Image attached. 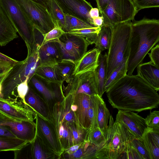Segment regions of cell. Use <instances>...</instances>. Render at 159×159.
Segmentation results:
<instances>
[{
  "instance_id": "obj_1",
  "label": "cell",
  "mask_w": 159,
  "mask_h": 159,
  "mask_svg": "<svg viewBox=\"0 0 159 159\" xmlns=\"http://www.w3.org/2000/svg\"><path fill=\"white\" fill-rule=\"evenodd\" d=\"M106 93L111 105L118 110L140 112L159 104L157 92L137 75L127 74Z\"/></svg>"
},
{
  "instance_id": "obj_2",
  "label": "cell",
  "mask_w": 159,
  "mask_h": 159,
  "mask_svg": "<svg viewBox=\"0 0 159 159\" xmlns=\"http://www.w3.org/2000/svg\"><path fill=\"white\" fill-rule=\"evenodd\" d=\"M130 51L127 75H131L159 41V20L146 18L131 23Z\"/></svg>"
},
{
  "instance_id": "obj_3",
  "label": "cell",
  "mask_w": 159,
  "mask_h": 159,
  "mask_svg": "<svg viewBox=\"0 0 159 159\" xmlns=\"http://www.w3.org/2000/svg\"><path fill=\"white\" fill-rule=\"evenodd\" d=\"M40 47L38 45L33 49L27 47L28 53L26 58L15 65L3 79L0 97L6 99L18 96L17 86L26 79L29 80L39 65V49Z\"/></svg>"
},
{
  "instance_id": "obj_4",
  "label": "cell",
  "mask_w": 159,
  "mask_h": 159,
  "mask_svg": "<svg viewBox=\"0 0 159 159\" xmlns=\"http://www.w3.org/2000/svg\"><path fill=\"white\" fill-rule=\"evenodd\" d=\"M131 21L111 27L112 36L107 53L106 79L120 64L128 59L130 51Z\"/></svg>"
},
{
  "instance_id": "obj_5",
  "label": "cell",
  "mask_w": 159,
  "mask_h": 159,
  "mask_svg": "<svg viewBox=\"0 0 159 159\" xmlns=\"http://www.w3.org/2000/svg\"><path fill=\"white\" fill-rule=\"evenodd\" d=\"M109 118L106 142L96 151L95 159H120L133 136L121 123L114 122L111 115Z\"/></svg>"
},
{
  "instance_id": "obj_6",
  "label": "cell",
  "mask_w": 159,
  "mask_h": 159,
  "mask_svg": "<svg viewBox=\"0 0 159 159\" xmlns=\"http://www.w3.org/2000/svg\"><path fill=\"white\" fill-rule=\"evenodd\" d=\"M0 4L27 47L34 48L37 45L35 39L34 27L16 0H0Z\"/></svg>"
},
{
  "instance_id": "obj_7",
  "label": "cell",
  "mask_w": 159,
  "mask_h": 159,
  "mask_svg": "<svg viewBox=\"0 0 159 159\" xmlns=\"http://www.w3.org/2000/svg\"><path fill=\"white\" fill-rule=\"evenodd\" d=\"M63 83L47 80L35 74L28 82L29 86L45 102L51 114L54 106L65 98Z\"/></svg>"
},
{
  "instance_id": "obj_8",
  "label": "cell",
  "mask_w": 159,
  "mask_h": 159,
  "mask_svg": "<svg viewBox=\"0 0 159 159\" xmlns=\"http://www.w3.org/2000/svg\"><path fill=\"white\" fill-rule=\"evenodd\" d=\"M34 27L44 35L55 26L47 8L31 0H16Z\"/></svg>"
},
{
  "instance_id": "obj_9",
  "label": "cell",
  "mask_w": 159,
  "mask_h": 159,
  "mask_svg": "<svg viewBox=\"0 0 159 159\" xmlns=\"http://www.w3.org/2000/svg\"><path fill=\"white\" fill-rule=\"evenodd\" d=\"M137 13L133 0H108L107 7L101 14L103 25L111 27L134 20Z\"/></svg>"
},
{
  "instance_id": "obj_10",
  "label": "cell",
  "mask_w": 159,
  "mask_h": 159,
  "mask_svg": "<svg viewBox=\"0 0 159 159\" xmlns=\"http://www.w3.org/2000/svg\"><path fill=\"white\" fill-rule=\"evenodd\" d=\"M57 40L61 51L62 59L70 60L75 63L87 52L89 45L84 38L67 33Z\"/></svg>"
},
{
  "instance_id": "obj_11",
  "label": "cell",
  "mask_w": 159,
  "mask_h": 159,
  "mask_svg": "<svg viewBox=\"0 0 159 159\" xmlns=\"http://www.w3.org/2000/svg\"><path fill=\"white\" fill-rule=\"evenodd\" d=\"M0 112L18 121L35 119L36 113L19 96L6 99L0 97Z\"/></svg>"
},
{
  "instance_id": "obj_12",
  "label": "cell",
  "mask_w": 159,
  "mask_h": 159,
  "mask_svg": "<svg viewBox=\"0 0 159 159\" xmlns=\"http://www.w3.org/2000/svg\"><path fill=\"white\" fill-rule=\"evenodd\" d=\"M0 128H7L17 138L32 142L36 137L37 128L34 121H18L0 112Z\"/></svg>"
},
{
  "instance_id": "obj_13",
  "label": "cell",
  "mask_w": 159,
  "mask_h": 159,
  "mask_svg": "<svg viewBox=\"0 0 159 159\" xmlns=\"http://www.w3.org/2000/svg\"><path fill=\"white\" fill-rule=\"evenodd\" d=\"M37 135L49 149L60 159L63 149L60 143L53 126L49 121L36 113Z\"/></svg>"
},
{
  "instance_id": "obj_14",
  "label": "cell",
  "mask_w": 159,
  "mask_h": 159,
  "mask_svg": "<svg viewBox=\"0 0 159 159\" xmlns=\"http://www.w3.org/2000/svg\"><path fill=\"white\" fill-rule=\"evenodd\" d=\"M94 70L73 76L65 88L64 96L70 93L98 94Z\"/></svg>"
},
{
  "instance_id": "obj_15",
  "label": "cell",
  "mask_w": 159,
  "mask_h": 159,
  "mask_svg": "<svg viewBox=\"0 0 159 159\" xmlns=\"http://www.w3.org/2000/svg\"><path fill=\"white\" fill-rule=\"evenodd\" d=\"M116 120L121 123L134 137L140 139L147 128L145 119L131 111L119 110Z\"/></svg>"
},
{
  "instance_id": "obj_16",
  "label": "cell",
  "mask_w": 159,
  "mask_h": 159,
  "mask_svg": "<svg viewBox=\"0 0 159 159\" xmlns=\"http://www.w3.org/2000/svg\"><path fill=\"white\" fill-rule=\"evenodd\" d=\"M66 14L93 25L89 12L93 7L86 0H55Z\"/></svg>"
},
{
  "instance_id": "obj_17",
  "label": "cell",
  "mask_w": 159,
  "mask_h": 159,
  "mask_svg": "<svg viewBox=\"0 0 159 159\" xmlns=\"http://www.w3.org/2000/svg\"><path fill=\"white\" fill-rule=\"evenodd\" d=\"M57 40L47 42L39 47V66H53L62 60V53Z\"/></svg>"
},
{
  "instance_id": "obj_18",
  "label": "cell",
  "mask_w": 159,
  "mask_h": 159,
  "mask_svg": "<svg viewBox=\"0 0 159 159\" xmlns=\"http://www.w3.org/2000/svg\"><path fill=\"white\" fill-rule=\"evenodd\" d=\"M72 94L73 102L77 106L74 113L78 123L82 127L90 130L89 112L91 96L82 93Z\"/></svg>"
},
{
  "instance_id": "obj_19",
  "label": "cell",
  "mask_w": 159,
  "mask_h": 159,
  "mask_svg": "<svg viewBox=\"0 0 159 159\" xmlns=\"http://www.w3.org/2000/svg\"><path fill=\"white\" fill-rule=\"evenodd\" d=\"M17 32L7 12L0 4V46H5L18 38Z\"/></svg>"
},
{
  "instance_id": "obj_20",
  "label": "cell",
  "mask_w": 159,
  "mask_h": 159,
  "mask_svg": "<svg viewBox=\"0 0 159 159\" xmlns=\"http://www.w3.org/2000/svg\"><path fill=\"white\" fill-rule=\"evenodd\" d=\"M138 75L157 92L159 90V67L151 61L141 63L136 67Z\"/></svg>"
},
{
  "instance_id": "obj_21",
  "label": "cell",
  "mask_w": 159,
  "mask_h": 159,
  "mask_svg": "<svg viewBox=\"0 0 159 159\" xmlns=\"http://www.w3.org/2000/svg\"><path fill=\"white\" fill-rule=\"evenodd\" d=\"M25 103L43 118L51 122L52 115L45 102L29 86L28 92L25 97Z\"/></svg>"
},
{
  "instance_id": "obj_22",
  "label": "cell",
  "mask_w": 159,
  "mask_h": 159,
  "mask_svg": "<svg viewBox=\"0 0 159 159\" xmlns=\"http://www.w3.org/2000/svg\"><path fill=\"white\" fill-rule=\"evenodd\" d=\"M101 53V52L95 48L86 52L75 63L73 76L94 70L98 66V58Z\"/></svg>"
},
{
  "instance_id": "obj_23",
  "label": "cell",
  "mask_w": 159,
  "mask_h": 159,
  "mask_svg": "<svg viewBox=\"0 0 159 159\" xmlns=\"http://www.w3.org/2000/svg\"><path fill=\"white\" fill-rule=\"evenodd\" d=\"M107 68V53L106 52L102 54L101 53L98 58V66L94 70L98 94L101 97L105 92Z\"/></svg>"
},
{
  "instance_id": "obj_24",
  "label": "cell",
  "mask_w": 159,
  "mask_h": 159,
  "mask_svg": "<svg viewBox=\"0 0 159 159\" xmlns=\"http://www.w3.org/2000/svg\"><path fill=\"white\" fill-rule=\"evenodd\" d=\"M96 103L98 127L99 128L106 138L108 120L110 116V112L103 100L98 94L96 95Z\"/></svg>"
},
{
  "instance_id": "obj_25",
  "label": "cell",
  "mask_w": 159,
  "mask_h": 159,
  "mask_svg": "<svg viewBox=\"0 0 159 159\" xmlns=\"http://www.w3.org/2000/svg\"><path fill=\"white\" fill-rule=\"evenodd\" d=\"M30 152L33 159H59L58 156L46 146L37 134L31 143Z\"/></svg>"
},
{
  "instance_id": "obj_26",
  "label": "cell",
  "mask_w": 159,
  "mask_h": 159,
  "mask_svg": "<svg viewBox=\"0 0 159 159\" xmlns=\"http://www.w3.org/2000/svg\"><path fill=\"white\" fill-rule=\"evenodd\" d=\"M97 149L96 146L89 140L83 142L76 151L70 154L62 153L60 159H95V155Z\"/></svg>"
},
{
  "instance_id": "obj_27",
  "label": "cell",
  "mask_w": 159,
  "mask_h": 159,
  "mask_svg": "<svg viewBox=\"0 0 159 159\" xmlns=\"http://www.w3.org/2000/svg\"><path fill=\"white\" fill-rule=\"evenodd\" d=\"M60 76L63 83H68L73 76L75 63L70 60L63 59L54 66Z\"/></svg>"
},
{
  "instance_id": "obj_28",
  "label": "cell",
  "mask_w": 159,
  "mask_h": 159,
  "mask_svg": "<svg viewBox=\"0 0 159 159\" xmlns=\"http://www.w3.org/2000/svg\"><path fill=\"white\" fill-rule=\"evenodd\" d=\"M29 143L16 137L0 136V152L19 150Z\"/></svg>"
},
{
  "instance_id": "obj_29",
  "label": "cell",
  "mask_w": 159,
  "mask_h": 159,
  "mask_svg": "<svg viewBox=\"0 0 159 159\" xmlns=\"http://www.w3.org/2000/svg\"><path fill=\"white\" fill-rule=\"evenodd\" d=\"M112 36V28L110 26L103 25L99 32L97 41L95 43V48L101 52L108 50Z\"/></svg>"
},
{
  "instance_id": "obj_30",
  "label": "cell",
  "mask_w": 159,
  "mask_h": 159,
  "mask_svg": "<svg viewBox=\"0 0 159 159\" xmlns=\"http://www.w3.org/2000/svg\"><path fill=\"white\" fill-rule=\"evenodd\" d=\"M55 25L62 30L65 23V15L55 0H49L46 7Z\"/></svg>"
},
{
  "instance_id": "obj_31",
  "label": "cell",
  "mask_w": 159,
  "mask_h": 159,
  "mask_svg": "<svg viewBox=\"0 0 159 159\" xmlns=\"http://www.w3.org/2000/svg\"><path fill=\"white\" fill-rule=\"evenodd\" d=\"M128 59L123 61L106 79L105 84V92L127 74Z\"/></svg>"
},
{
  "instance_id": "obj_32",
  "label": "cell",
  "mask_w": 159,
  "mask_h": 159,
  "mask_svg": "<svg viewBox=\"0 0 159 159\" xmlns=\"http://www.w3.org/2000/svg\"><path fill=\"white\" fill-rule=\"evenodd\" d=\"M65 15V23L63 30L68 33L71 30L96 27L93 25L81 20L77 18Z\"/></svg>"
},
{
  "instance_id": "obj_33",
  "label": "cell",
  "mask_w": 159,
  "mask_h": 159,
  "mask_svg": "<svg viewBox=\"0 0 159 159\" xmlns=\"http://www.w3.org/2000/svg\"><path fill=\"white\" fill-rule=\"evenodd\" d=\"M34 74L47 80L63 83L60 76L54 66L39 65Z\"/></svg>"
},
{
  "instance_id": "obj_34",
  "label": "cell",
  "mask_w": 159,
  "mask_h": 159,
  "mask_svg": "<svg viewBox=\"0 0 159 159\" xmlns=\"http://www.w3.org/2000/svg\"><path fill=\"white\" fill-rule=\"evenodd\" d=\"M142 140L148 152L150 159H159V144L152 139L147 128L142 136Z\"/></svg>"
},
{
  "instance_id": "obj_35",
  "label": "cell",
  "mask_w": 159,
  "mask_h": 159,
  "mask_svg": "<svg viewBox=\"0 0 159 159\" xmlns=\"http://www.w3.org/2000/svg\"><path fill=\"white\" fill-rule=\"evenodd\" d=\"M101 27L72 30L67 33L84 38L89 45L95 44Z\"/></svg>"
},
{
  "instance_id": "obj_36",
  "label": "cell",
  "mask_w": 159,
  "mask_h": 159,
  "mask_svg": "<svg viewBox=\"0 0 159 159\" xmlns=\"http://www.w3.org/2000/svg\"><path fill=\"white\" fill-rule=\"evenodd\" d=\"M88 140L97 147V150L104 145L106 141V138L99 128L97 127L90 130Z\"/></svg>"
},
{
  "instance_id": "obj_37",
  "label": "cell",
  "mask_w": 159,
  "mask_h": 159,
  "mask_svg": "<svg viewBox=\"0 0 159 159\" xmlns=\"http://www.w3.org/2000/svg\"><path fill=\"white\" fill-rule=\"evenodd\" d=\"M129 142L136 149L142 159H150L148 152L142 139L132 136L130 138Z\"/></svg>"
},
{
  "instance_id": "obj_38",
  "label": "cell",
  "mask_w": 159,
  "mask_h": 159,
  "mask_svg": "<svg viewBox=\"0 0 159 159\" xmlns=\"http://www.w3.org/2000/svg\"><path fill=\"white\" fill-rule=\"evenodd\" d=\"M65 32L59 26L56 25L51 30L43 35L42 45L58 39Z\"/></svg>"
},
{
  "instance_id": "obj_39",
  "label": "cell",
  "mask_w": 159,
  "mask_h": 159,
  "mask_svg": "<svg viewBox=\"0 0 159 159\" xmlns=\"http://www.w3.org/2000/svg\"><path fill=\"white\" fill-rule=\"evenodd\" d=\"M147 127L154 130H159V111L150 112L145 119Z\"/></svg>"
},
{
  "instance_id": "obj_40",
  "label": "cell",
  "mask_w": 159,
  "mask_h": 159,
  "mask_svg": "<svg viewBox=\"0 0 159 159\" xmlns=\"http://www.w3.org/2000/svg\"><path fill=\"white\" fill-rule=\"evenodd\" d=\"M137 13L141 9L159 7V0H133Z\"/></svg>"
},
{
  "instance_id": "obj_41",
  "label": "cell",
  "mask_w": 159,
  "mask_h": 159,
  "mask_svg": "<svg viewBox=\"0 0 159 159\" xmlns=\"http://www.w3.org/2000/svg\"><path fill=\"white\" fill-rule=\"evenodd\" d=\"M120 159H142V158L136 149L130 144L129 140Z\"/></svg>"
},
{
  "instance_id": "obj_42",
  "label": "cell",
  "mask_w": 159,
  "mask_h": 159,
  "mask_svg": "<svg viewBox=\"0 0 159 159\" xmlns=\"http://www.w3.org/2000/svg\"><path fill=\"white\" fill-rule=\"evenodd\" d=\"M30 147L31 143H29L20 149L14 151V159H31Z\"/></svg>"
},
{
  "instance_id": "obj_43",
  "label": "cell",
  "mask_w": 159,
  "mask_h": 159,
  "mask_svg": "<svg viewBox=\"0 0 159 159\" xmlns=\"http://www.w3.org/2000/svg\"><path fill=\"white\" fill-rule=\"evenodd\" d=\"M19 61L0 52V66L3 68L10 70Z\"/></svg>"
},
{
  "instance_id": "obj_44",
  "label": "cell",
  "mask_w": 159,
  "mask_h": 159,
  "mask_svg": "<svg viewBox=\"0 0 159 159\" xmlns=\"http://www.w3.org/2000/svg\"><path fill=\"white\" fill-rule=\"evenodd\" d=\"M29 80L28 79H26L25 81L19 84L16 89L18 96L25 102V97L29 89L28 84Z\"/></svg>"
},
{
  "instance_id": "obj_45",
  "label": "cell",
  "mask_w": 159,
  "mask_h": 159,
  "mask_svg": "<svg viewBox=\"0 0 159 159\" xmlns=\"http://www.w3.org/2000/svg\"><path fill=\"white\" fill-rule=\"evenodd\" d=\"M151 52L148 53L151 61L156 66L159 67V45L158 44L152 48Z\"/></svg>"
},
{
  "instance_id": "obj_46",
  "label": "cell",
  "mask_w": 159,
  "mask_h": 159,
  "mask_svg": "<svg viewBox=\"0 0 159 159\" xmlns=\"http://www.w3.org/2000/svg\"><path fill=\"white\" fill-rule=\"evenodd\" d=\"M83 143L74 145L64 149L62 153L70 154L74 152L81 146Z\"/></svg>"
},
{
  "instance_id": "obj_47",
  "label": "cell",
  "mask_w": 159,
  "mask_h": 159,
  "mask_svg": "<svg viewBox=\"0 0 159 159\" xmlns=\"http://www.w3.org/2000/svg\"><path fill=\"white\" fill-rule=\"evenodd\" d=\"M108 0H96L98 9L101 13L107 6Z\"/></svg>"
},
{
  "instance_id": "obj_48",
  "label": "cell",
  "mask_w": 159,
  "mask_h": 159,
  "mask_svg": "<svg viewBox=\"0 0 159 159\" xmlns=\"http://www.w3.org/2000/svg\"><path fill=\"white\" fill-rule=\"evenodd\" d=\"M0 136L16 137L10 130L8 129L3 128H0Z\"/></svg>"
},
{
  "instance_id": "obj_49",
  "label": "cell",
  "mask_w": 159,
  "mask_h": 159,
  "mask_svg": "<svg viewBox=\"0 0 159 159\" xmlns=\"http://www.w3.org/2000/svg\"><path fill=\"white\" fill-rule=\"evenodd\" d=\"M103 18L102 16L92 19L93 24L96 27H101L103 24Z\"/></svg>"
},
{
  "instance_id": "obj_50",
  "label": "cell",
  "mask_w": 159,
  "mask_h": 159,
  "mask_svg": "<svg viewBox=\"0 0 159 159\" xmlns=\"http://www.w3.org/2000/svg\"><path fill=\"white\" fill-rule=\"evenodd\" d=\"M89 15L92 19L99 16V9L98 8L93 7L89 11Z\"/></svg>"
},
{
  "instance_id": "obj_51",
  "label": "cell",
  "mask_w": 159,
  "mask_h": 159,
  "mask_svg": "<svg viewBox=\"0 0 159 159\" xmlns=\"http://www.w3.org/2000/svg\"><path fill=\"white\" fill-rule=\"evenodd\" d=\"M36 2L42 5L47 7V4L49 0H31Z\"/></svg>"
},
{
  "instance_id": "obj_52",
  "label": "cell",
  "mask_w": 159,
  "mask_h": 159,
  "mask_svg": "<svg viewBox=\"0 0 159 159\" xmlns=\"http://www.w3.org/2000/svg\"><path fill=\"white\" fill-rule=\"evenodd\" d=\"M8 72L3 73L0 74V83L2 82L3 79L5 77V76Z\"/></svg>"
},
{
  "instance_id": "obj_53",
  "label": "cell",
  "mask_w": 159,
  "mask_h": 159,
  "mask_svg": "<svg viewBox=\"0 0 159 159\" xmlns=\"http://www.w3.org/2000/svg\"><path fill=\"white\" fill-rule=\"evenodd\" d=\"M10 70L3 68L0 66V74L3 73L7 72H8Z\"/></svg>"
},
{
  "instance_id": "obj_54",
  "label": "cell",
  "mask_w": 159,
  "mask_h": 159,
  "mask_svg": "<svg viewBox=\"0 0 159 159\" xmlns=\"http://www.w3.org/2000/svg\"><path fill=\"white\" fill-rule=\"evenodd\" d=\"M2 83H0V97H1L2 95Z\"/></svg>"
}]
</instances>
